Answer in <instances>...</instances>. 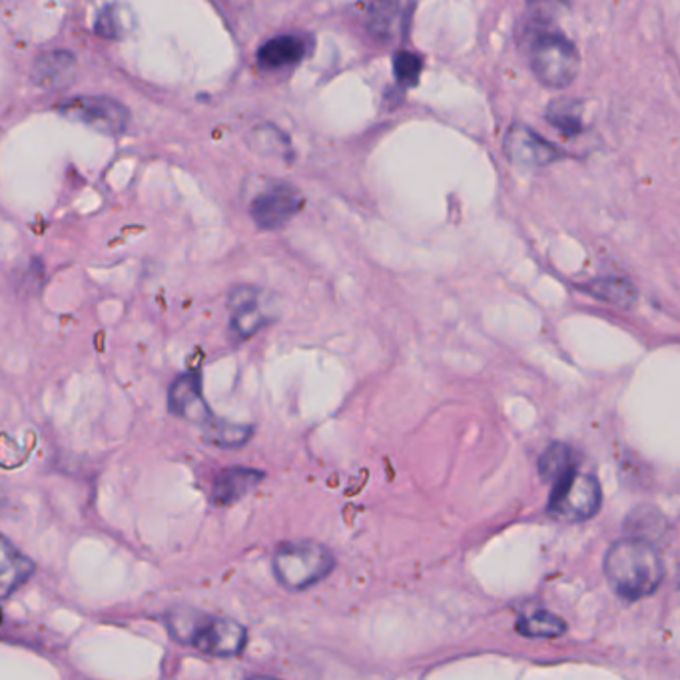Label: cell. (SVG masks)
I'll return each mask as SVG.
<instances>
[{
	"instance_id": "obj_1",
	"label": "cell",
	"mask_w": 680,
	"mask_h": 680,
	"mask_svg": "<svg viewBox=\"0 0 680 680\" xmlns=\"http://www.w3.org/2000/svg\"><path fill=\"white\" fill-rule=\"evenodd\" d=\"M605 577L624 601H640L663 583L665 561L652 543L627 537L606 551Z\"/></svg>"
},
{
	"instance_id": "obj_2",
	"label": "cell",
	"mask_w": 680,
	"mask_h": 680,
	"mask_svg": "<svg viewBox=\"0 0 680 680\" xmlns=\"http://www.w3.org/2000/svg\"><path fill=\"white\" fill-rule=\"evenodd\" d=\"M271 565L279 585L289 591H304L331 573L335 557L317 541H292L278 547Z\"/></svg>"
},
{
	"instance_id": "obj_3",
	"label": "cell",
	"mask_w": 680,
	"mask_h": 680,
	"mask_svg": "<svg viewBox=\"0 0 680 680\" xmlns=\"http://www.w3.org/2000/svg\"><path fill=\"white\" fill-rule=\"evenodd\" d=\"M531 68L539 83L547 88H567L581 70V54L567 36L543 32L531 47Z\"/></svg>"
},
{
	"instance_id": "obj_4",
	"label": "cell",
	"mask_w": 680,
	"mask_h": 680,
	"mask_svg": "<svg viewBox=\"0 0 680 680\" xmlns=\"http://www.w3.org/2000/svg\"><path fill=\"white\" fill-rule=\"evenodd\" d=\"M603 489L598 479L578 471L569 473L552 485L547 511L557 521L565 523H583L593 519L601 511Z\"/></svg>"
},
{
	"instance_id": "obj_5",
	"label": "cell",
	"mask_w": 680,
	"mask_h": 680,
	"mask_svg": "<svg viewBox=\"0 0 680 680\" xmlns=\"http://www.w3.org/2000/svg\"><path fill=\"white\" fill-rule=\"evenodd\" d=\"M60 116L80 122L106 136H118L128 128L130 110L110 96H75L58 104Z\"/></svg>"
},
{
	"instance_id": "obj_6",
	"label": "cell",
	"mask_w": 680,
	"mask_h": 680,
	"mask_svg": "<svg viewBox=\"0 0 680 680\" xmlns=\"http://www.w3.org/2000/svg\"><path fill=\"white\" fill-rule=\"evenodd\" d=\"M503 152L513 166L523 170H537L555 164L565 156L563 150L543 138L525 124H513L505 134Z\"/></svg>"
},
{
	"instance_id": "obj_7",
	"label": "cell",
	"mask_w": 680,
	"mask_h": 680,
	"mask_svg": "<svg viewBox=\"0 0 680 680\" xmlns=\"http://www.w3.org/2000/svg\"><path fill=\"white\" fill-rule=\"evenodd\" d=\"M304 196L292 184L274 182L252 199L250 214L261 230H278L302 210Z\"/></svg>"
},
{
	"instance_id": "obj_8",
	"label": "cell",
	"mask_w": 680,
	"mask_h": 680,
	"mask_svg": "<svg viewBox=\"0 0 680 680\" xmlns=\"http://www.w3.org/2000/svg\"><path fill=\"white\" fill-rule=\"evenodd\" d=\"M268 294L260 292L258 287L242 286L232 289L228 297V307L232 312V330L240 338H252L266 323L271 322L274 314L269 312Z\"/></svg>"
},
{
	"instance_id": "obj_9",
	"label": "cell",
	"mask_w": 680,
	"mask_h": 680,
	"mask_svg": "<svg viewBox=\"0 0 680 680\" xmlns=\"http://www.w3.org/2000/svg\"><path fill=\"white\" fill-rule=\"evenodd\" d=\"M246 640L248 631L240 623L222 616H208L192 647L210 657H234L243 650Z\"/></svg>"
},
{
	"instance_id": "obj_10",
	"label": "cell",
	"mask_w": 680,
	"mask_h": 680,
	"mask_svg": "<svg viewBox=\"0 0 680 680\" xmlns=\"http://www.w3.org/2000/svg\"><path fill=\"white\" fill-rule=\"evenodd\" d=\"M78 62L70 50L58 49L42 52L32 65V83L42 90H62L72 84L76 76Z\"/></svg>"
},
{
	"instance_id": "obj_11",
	"label": "cell",
	"mask_w": 680,
	"mask_h": 680,
	"mask_svg": "<svg viewBox=\"0 0 680 680\" xmlns=\"http://www.w3.org/2000/svg\"><path fill=\"white\" fill-rule=\"evenodd\" d=\"M168 405L172 413L184 417V419L196 425H204L214 417L202 395V389H199V379L192 374L180 375L176 382L172 384L168 393Z\"/></svg>"
},
{
	"instance_id": "obj_12",
	"label": "cell",
	"mask_w": 680,
	"mask_h": 680,
	"mask_svg": "<svg viewBox=\"0 0 680 680\" xmlns=\"http://www.w3.org/2000/svg\"><path fill=\"white\" fill-rule=\"evenodd\" d=\"M261 481H264V473L258 469L230 467L216 477L212 487V501L216 505H234L240 499L250 495Z\"/></svg>"
},
{
	"instance_id": "obj_13",
	"label": "cell",
	"mask_w": 680,
	"mask_h": 680,
	"mask_svg": "<svg viewBox=\"0 0 680 680\" xmlns=\"http://www.w3.org/2000/svg\"><path fill=\"white\" fill-rule=\"evenodd\" d=\"M411 11L413 4L405 3L371 4L367 13L369 31L385 40H393L397 36H403L407 31V22L411 21Z\"/></svg>"
},
{
	"instance_id": "obj_14",
	"label": "cell",
	"mask_w": 680,
	"mask_h": 680,
	"mask_svg": "<svg viewBox=\"0 0 680 680\" xmlns=\"http://www.w3.org/2000/svg\"><path fill=\"white\" fill-rule=\"evenodd\" d=\"M34 573V563L0 534V598L16 593Z\"/></svg>"
},
{
	"instance_id": "obj_15",
	"label": "cell",
	"mask_w": 680,
	"mask_h": 680,
	"mask_svg": "<svg viewBox=\"0 0 680 680\" xmlns=\"http://www.w3.org/2000/svg\"><path fill=\"white\" fill-rule=\"evenodd\" d=\"M305 42L296 34H279L261 44L258 50V65L266 70L296 66L305 58Z\"/></svg>"
},
{
	"instance_id": "obj_16",
	"label": "cell",
	"mask_w": 680,
	"mask_h": 680,
	"mask_svg": "<svg viewBox=\"0 0 680 680\" xmlns=\"http://www.w3.org/2000/svg\"><path fill=\"white\" fill-rule=\"evenodd\" d=\"M581 289L585 294L598 299V302L619 305V307H624V310H627V307H632L639 299L637 287H634L629 279L616 278V276L596 278L593 279V282L583 284Z\"/></svg>"
},
{
	"instance_id": "obj_17",
	"label": "cell",
	"mask_w": 680,
	"mask_h": 680,
	"mask_svg": "<svg viewBox=\"0 0 680 680\" xmlns=\"http://www.w3.org/2000/svg\"><path fill=\"white\" fill-rule=\"evenodd\" d=\"M208 616L210 614L202 611L188 609V606H176V609H170L164 614V624L172 639L178 640L180 645L192 647L199 631H202L206 624Z\"/></svg>"
},
{
	"instance_id": "obj_18",
	"label": "cell",
	"mask_w": 680,
	"mask_h": 680,
	"mask_svg": "<svg viewBox=\"0 0 680 680\" xmlns=\"http://www.w3.org/2000/svg\"><path fill=\"white\" fill-rule=\"evenodd\" d=\"M202 433H204V439L216 447L238 449L250 441L253 429L250 428V425L232 423V421L216 419V417H212L210 421L202 425Z\"/></svg>"
},
{
	"instance_id": "obj_19",
	"label": "cell",
	"mask_w": 680,
	"mask_h": 680,
	"mask_svg": "<svg viewBox=\"0 0 680 680\" xmlns=\"http://www.w3.org/2000/svg\"><path fill=\"white\" fill-rule=\"evenodd\" d=\"M517 632L527 639H557L567 632V623L555 613L534 611L519 616Z\"/></svg>"
},
{
	"instance_id": "obj_20",
	"label": "cell",
	"mask_w": 680,
	"mask_h": 680,
	"mask_svg": "<svg viewBox=\"0 0 680 680\" xmlns=\"http://www.w3.org/2000/svg\"><path fill=\"white\" fill-rule=\"evenodd\" d=\"M547 122L567 136L583 130V102L573 98H557L547 106Z\"/></svg>"
},
{
	"instance_id": "obj_21",
	"label": "cell",
	"mask_w": 680,
	"mask_h": 680,
	"mask_svg": "<svg viewBox=\"0 0 680 680\" xmlns=\"http://www.w3.org/2000/svg\"><path fill=\"white\" fill-rule=\"evenodd\" d=\"M248 142L253 150L264 154V156H292V146H289L287 136L271 124L256 126L248 136Z\"/></svg>"
},
{
	"instance_id": "obj_22",
	"label": "cell",
	"mask_w": 680,
	"mask_h": 680,
	"mask_svg": "<svg viewBox=\"0 0 680 680\" xmlns=\"http://www.w3.org/2000/svg\"><path fill=\"white\" fill-rule=\"evenodd\" d=\"M573 469V455H570V447L565 443H552L539 459V473L551 485L561 481Z\"/></svg>"
},
{
	"instance_id": "obj_23",
	"label": "cell",
	"mask_w": 680,
	"mask_h": 680,
	"mask_svg": "<svg viewBox=\"0 0 680 680\" xmlns=\"http://www.w3.org/2000/svg\"><path fill=\"white\" fill-rule=\"evenodd\" d=\"M423 62L419 57H415L413 52L399 50L393 58V75L399 83L405 86L417 84V80L421 76Z\"/></svg>"
},
{
	"instance_id": "obj_24",
	"label": "cell",
	"mask_w": 680,
	"mask_h": 680,
	"mask_svg": "<svg viewBox=\"0 0 680 680\" xmlns=\"http://www.w3.org/2000/svg\"><path fill=\"white\" fill-rule=\"evenodd\" d=\"M94 31L96 34L104 36V39H120L124 34L126 26H124V16L120 14V8L118 6H106L104 11H100L94 22Z\"/></svg>"
},
{
	"instance_id": "obj_25",
	"label": "cell",
	"mask_w": 680,
	"mask_h": 680,
	"mask_svg": "<svg viewBox=\"0 0 680 680\" xmlns=\"http://www.w3.org/2000/svg\"><path fill=\"white\" fill-rule=\"evenodd\" d=\"M248 680H276V678H269V676H253V678H248Z\"/></svg>"
},
{
	"instance_id": "obj_26",
	"label": "cell",
	"mask_w": 680,
	"mask_h": 680,
	"mask_svg": "<svg viewBox=\"0 0 680 680\" xmlns=\"http://www.w3.org/2000/svg\"><path fill=\"white\" fill-rule=\"evenodd\" d=\"M4 505V493H3V485H0V507Z\"/></svg>"
},
{
	"instance_id": "obj_27",
	"label": "cell",
	"mask_w": 680,
	"mask_h": 680,
	"mask_svg": "<svg viewBox=\"0 0 680 680\" xmlns=\"http://www.w3.org/2000/svg\"><path fill=\"white\" fill-rule=\"evenodd\" d=\"M0 623H3V614H0Z\"/></svg>"
}]
</instances>
